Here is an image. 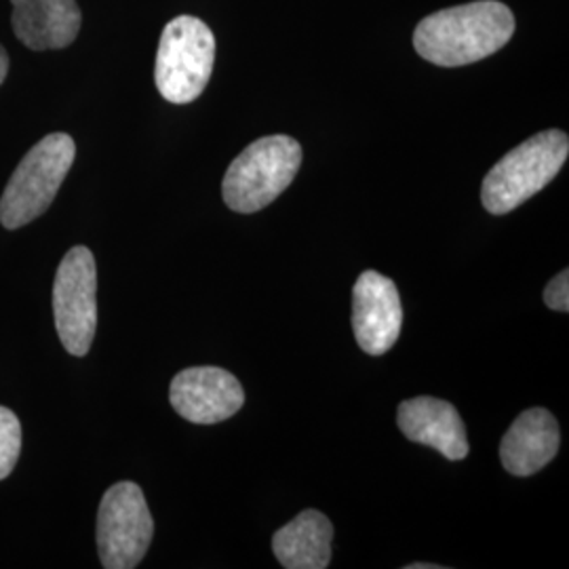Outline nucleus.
Returning <instances> with one entry per match:
<instances>
[{"mask_svg": "<svg viewBox=\"0 0 569 569\" xmlns=\"http://www.w3.org/2000/svg\"><path fill=\"white\" fill-rule=\"evenodd\" d=\"M515 34V16L498 0H479L428 16L413 32V47L425 60L456 68L486 60Z\"/></svg>", "mask_w": 569, "mask_h": 569, "instance_id": "f257e3e1", "label": "nucleus"}, {"mask_svg": "<svg viewBox=\"0 0 569 569\" xmlns=\"http://www.w3.org/2000/svg\"><path fill=\"white\" fill-rule=\"evenodd\" d=\"M568 154V133L559 129L542 131L519 143L489 169L481 188L483 207L493 216L517 209L557 178Z\"/></svg>", "mask_w": 569, "mask_h": 569, "instance_id": "f03ea898", "label": "nucleus"}, {"mask_svg": "<svg viewBox=\"0 0 569 569\" xmlns=\"http://www.w3.org/2000/svg\"><path fill=\"white\" fill-rule=\"evenodd\" d=\"M77 157L68 133H51L21 159L0 197V224L18 230L42 216L58 197Z\"/></svg>", "mask_w": 569, "mask_h": 569, "instance_id": "7ed1b4c3", "label": "nucleus"}, {"mask_svg": "<svg viewBox=\"0 0 569 569\" xmlns=\"http://www.w3.org/2000/svg\"><path fill=\"white\" fill-rule=\"evenodd\" d=\"M302 164V146L289 136L256 140L230 163L222 182L224 203L237 213H256L293 182Z\"/></svg>", "mask_w": 569, "mask_h": 569, "instance_id": "20e7f679", "label": "nucleus"}, {"mask_svg": "<svg viewBox=\"0 0 569 569\" xmlns=\"http://www.w3.org/2000/svg\"><path fill=\"white\" fill-rule=\"evenodd\" d=\"M216 63V37L211 28L192 16H180L164 26L154 81L167 102H194L211 79Z\"/></svg>", "mask_w": 569, "mask_h": 569, "instance_id": "39448f33", "label": "nucleus"}, {"mask_svg": "<svg viewBox=\"0 0 569 569\" xmlns=\"http://www.w3.org/2000/svg\"><path fill=\"white\" fill-rule=\"evenodd\" d=\"M53 315L60 342L72 357H84L98 329V268L87 247H72L53 283Z\"/></svg>", "mask_w": 569, "mask_h": 569, "instance_id": "423d86ee", "label": "nucleus"}, {"mask_svg": "<svg viewBox=\"0 0 569 569\" xmlns=\"http://www.w3.org/2000/svg\"><path fill=\"white\" fill-rule=\"evenodd\" d=\"M152 536L154 521L140 486L121 481L103 493L98 512V552L103 568H138Z\"/></svg>", "mask_w": 569, "mask_h": 569, "instance_id": "0eeeda50", "label": "nucleus"}, {"mask_svg": "<svg viewBox=\"0 0 569 569\" xmlns=\"http://www.w3.org/2000/svg\"><path fill=\"white\" fill-rule=\"evenodd\" d=\"M169 401L192 425H218L243 407L244 390L226 369L188 367L173 378Z\"/></svg>", "mask_w": 569, "mask_h": 569, "instance_id": "6e6552de", "label": "nucleus"}, {"mask_svg": "<svg viewBox=\"0 0 569 569\" xmlns=\"http://www.w3.org/2000/svg\"><path fill=\"white\" fill-rule=\"evenodd\" d=\"M403 327V305L397 284L388 277L366 270L352 291V329L359 346L371 357L388 352Z\"/></svg>", "mask_w": 569, "mask_h": 569, "instance_id": "1a4fd4ad", "label": "nucleus"}, {"mask_svg": "<svg viewBox=\"0 0 569 569\" xmlns=\"http://www.w3.org/2000/svg\"><path fill=\"white\" fill-rule=\"evenodd\" d=\"M397 422L409 441L435 448L448 460H465L468 456L465 422L458 409L443 399L416 397L403 401Z\"/></svg>", "mask_w": 569, "mask_h": 569, "instance_id": "9d476101", "label": "nucleus"}, {"mask_svg": "<svg viewBox=\"0 0 569 569\" xmlns=\"http://www.w3.org/2000/svg\"><path fill=\"white\" fill-rule=\"evenodd\" d=\"M11 4L13 32L32 51L63 49L81 32L77 0H11Z\"/></svg>", "mask_w": 569, "mask_h": 569, "instance_id": "9b49d317", "label": "nucleus"}, {"mask_svg": "<svg viewBox=\"0 0 569 569\" xmlns=\"http://www.w3.org/2000/svg\"><path fill=\"white\" fill-rule=\"evenodd\" d=\"M559 425L555 416L533 407L523 411L507 430L500 443L502 467L515 477H529L550 465L559 451Z\"/></svg>", "mask_w": 569, "mask_h": 569, "instance_id": "f8f14e48", "label": "nucleus"}, {"mask_svg": "<svg viewBox=\"0 0 569 569\" xmlns=\"http://www.w3.org/2000/svg\"><path fill=\"white\" fill-rule=\"evenodd\" d=\"M331 540V521L323 512L308 509L272 536V550L284 569H326Z\"/></svg>", "mask_w": 569, "mask_h": 569, "instance_id": "ddd939ff", "label": "nucleus"}, {"mask_svg": "<svg viewBox=\"0 0 569 569\" xmlns=\"http://www.w3.org/2000/svg\"><path fill=\"white\" fill-rule=\"evenodd\" d=\"M21 425L18 416L0 406V481L7 479L20 460Z\"/></svg>", "mask_w": 569, "mask_h": 569, "instance_id": "4468645a", "label": "nucleus"}, {"mask_svg": "<svg viewBox=\"0 0 569 569\" xmlns=\"http://www.w3.org/2000/svg\"><path fill=\"white\" fill-rule=\"evenodd\" d=\"M545 302L552 310L568 312L569 310V272L561 270L545 289Z\"/></svg>", "mask_w": 569, "mask_h": 569, "instance_id": "2eb2a0df", "label": "nucleus"}, {"mask_svg": "<svg viewBox=\"0 0 569 569\" xmlns=\"http://www.w3.org/2000/svg\"><path fill=\"white\" fill-rule=\"evenodd\" d=\"M7 74H9V56H7V51L0 47V84L4 82Z\"/></svg>", "mask_w": 569, "mask_h": 569, "instance_id": "dca6fc26", "label": "nucleus"}, {"mask_svg": "<svg viewBox=\"0 0 569 569\" xmlns=\"http://www.w3.org/2000/svg\"><path fill=\"white\" fill-rule=\"evenodd\" d=\"M441 566H428V563H411L407 569H439Z\"/></svg>", "mask_w": 569, "mask_h": 569, "instance_id": "f3484780", "label": "nucleus"}]
</instances>
